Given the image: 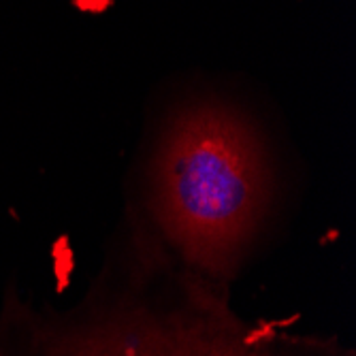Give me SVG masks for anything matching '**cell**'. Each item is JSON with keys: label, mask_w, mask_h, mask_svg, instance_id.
Segmentation results:
<instances>
[{"label": "cell", "mask_w": 356, "mask_h": 356, "mask_svg": "<svg viewBox=\"0 0 356 356\" xmlns=\"http://www.w3.org/2000/svg\"><path fill=\"white\" fill-rule=\"evenodd\" d=\"M243 356H267V354H261V352H254V350H245Z\"/></svg>", "instance_id": "3957f363"}, {"label": "cell", "mask_w": 356, "mask_h": 356, "mask_svg": "<svg viewBox=\"0 0 356 356\" xmlns=\"http://www.w3.org/2000/svg\"><path fill=\"white\" fill-rule=\"evenodd\" d=\"M243 343L207 318L131 316L62 337L47 356H243Z\"/></svg>", "instance_id": "7a4b0ae2"}, {"label": "cell", "mask_w": 356, "mask_h": 356, "mask_svg": "<svg viewBox=\"0 0 356 356\" xmlns=\"http://www.w3.org/2000/svg\"><path fill=\"white\" fill-rule=\"evenodd\" d=\"M271 199V171L256 128L224 103L179 111L152 165V205L184 261L229 275Z\"/></svg>", "instance_id": "6da1fadb"}]
</instances>
